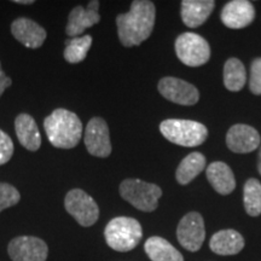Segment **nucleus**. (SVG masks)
Listing matches in <instances>:
<instances>
[{
	"label": "nucleus",
	"instance_id": "dca6fc26",
	"mask_svg": "<svg viewBox=\"0 0 261 261\" xmlns=\"http://www.w3.org/2000/svg\"><path fill=\"white\" fill-rule=\"evenodd\" d=\"M215 6L212 0H184L181 3V19L189 28H197L210 17Z\"/></svg>",
	"mask_w": 261,
	"mask_h": 261
},
{
	"label": "nucleus",
	"instance_id": "cd10ccee",
	"mask_svg": "<svg viewBox=\"0 0 261 261\" xmlns=\"http://www.w3.org/2000/svg\"><path fill=\"white\" fill-rule=\"evenodd\" d=\"M11 84H12L11 79H10L5 73L0 75V97H2V94L4 93V91L8 89V87L11 86Z\"/></svg>",
	"mask_w": 261,
	"mask_h": 261
},
{
	"label": "nucleus",
	"instance_id": "f8f14e48",
	"mask_svg": "<svg viewBox=\"0 0 261 261\" xmlns=\"http://www.w3.org/2000/svg\"><path fill=\"white\" fill-rule=\"evenodd\" d=\"M260 142L259 132L252 126L237 123L227 130V148L236 154H248L254 151L259 148Z\"/></svg>",
	"mask_w": 261,
	"mask_h": 261
},
{
	"label": "nucleus",
	"instance_id": "9d476101",
	"mask_svg": "<svg viewBox=\"0 0 261 261\" xmlns=\"http://www.w3.org/2000/svg\"><path fill=\"white\" fill-rule=\"evenodd\" d=\"M85 145L96 158H108L112 154L109 127L102 117H92L85 130Z\"/></svg>",
	"mask_w": 261,
	"mask_h": 261
},
{
	"label": "nucleus",
	"instance_id": "0eeeda50",
	"mask_svg": "<svg viewBox=\"0 0 261 261\" xmlns=\"http://www.w3.org/2000/svg\"><path fill=\"white\" fill-rule=\"evenodd\" d=\"M64 207L84 227L92 226L99 218V208L96 201L81 189H73L65 195Z\"/></svg>",
	"mask_w": 261,
	"mask_h": 261
},
{
	"label": "nucleus",
	"instance_id": "2eb2a0df",
	"mask_svg": "<svg viewBox=\"0 0 261 261\" xmlns=\"http://www.w3.org/2000/svg\"><path fill=\"white\" fill-rule=\"evenodd\" d=\"M11 33L16 40L29 48H38L44 44L46 39V31L27 17H19L15 19L11 24Z\"/></svg>",
	"mask_w": 261,
	"mask_h": 261
},
{
	"label": "nucleus",
	"instance_id": "6e6552de",
	"mask_svg": "<svg viewBox=\"0 0 261 261\" xmlns=\"http://www.w3.org/2000/svg\"><path fill=\"white\" fill-rule=\"evenodd\" d=\"M177 238L181 247L189 252L200 250L205 238L203 218L197 212H190L181 218L177 227Z\"/></svg>",
	"mask_w": 261,
	"mask_h": 261
},
{
	"label": "nucleus",
	"instance_id": "6ab92c4d",
	"mask_svg": "<svg viewBox=\"0 0 261 261\" xmlns=\"http://www.w3.org/2000/svg\"><path fill=\"white\" fill-rule=\"evenodd\" d=\"M207 179L211 185L220 195L231 194L236 188V180L232 169H231L225 162H213L205 169Z\"/></svg>",
	"mask_w": 261,
	"mask_h": 261
},
{
	"label": "nucleus",
	"instance_id": "a878e982",
	"mask_svg": "<svg viewBox=\"0 0 261 261\" xmlns=\"http://www.w3.org/2000/svg\"><path fill=\"white\" fill-rule=\"evenodd\" d=\"M249 89L254 94H261V57L255 58L250 65Z\"/></svg>",
	"mask_w": 261,
	"mask_h": 261
},
{
	"label": "nucleus",
	"instance_id": "c85d7f7f",
	"mask_svg": "<svg viewBox=\"0 0 261 261\" xmlns=\"http://www.w3.org/2000/svg\"><path fill=\"white\" fill-rule=\"evenodd\" d=\"M14 3L16 4H24V5H29V4H33V0H15Z\"/></svg>",
	"mask_w": 261,
	"mask_h": 261
},
{
	"label": "nucleus",
	"instance_id": "7c9ffc66",
	"mask_svg": "<svg viewBox=\"0 0 261 261\" xmlns=\"http://www.w3.org/2000/svg\"><path fill=\"white\" fill-rule=\"evenodd\" d=\"M3 73H4V70H3V68H2V63H0V75H2Z\"/></svg>",
	"mask_w": 261,
	"mask_h": 261
},
{
	"label": "nucleus",
	"instance_id": "a211bd4d",
	"mask_svg": "<svg viewBox=\"0 0 261 261\" xmlns=\"http://www.w3.org/2000/svg\"><path fill=\"white\" fill-rule=\"evenodd\" d=\"M210 248L218 255H234L244 248V238L236 230H221L212 236Z\"/></svg>",
	"mask_w": 261,
	"mask_h": 261
},
{
	"label": "nucleus",
	"instance_id": "4be33fe9",
	"mask_svg": "<svg viewBox=\"0 0 261 261\" xmlns=\"http://www.w3.org/2000/svg\"><path fill=\"white\" fill-rule=\"evenodd\" d=\"M247 81L246 68L237 58H230L224 65V85L228 91L238 92L244 87Z\"/></svg>",
	"mask_w": 261,
	"mask_h": 261
},
{
	"label": "nucleus",
	"instance_id": "393cba45",
	"mask_svg": "<svg viewBox=\"0 0 261 261\" xmlns=\"http://www.w3.org/2000/svg\"><path fill=\"white\" fill-rule=\"evenodd\" d=\"M21 200V195L17 189L8 182H0V213L6 208L17 204Z\"/></svg>",
	"mask_w": 261,
	"mask_h": 261
},
{
	"label": "nucleus",
	"instance_id": "aec40b11",
	"mask_svg": "<svg viewBox=\"0 0 261 261\" xmlns=\"http://www.w3.org/2000/svg\"><path fill=\"white\" fill-rule=\"evenodd\" d=\"M146 255L151 261H184V257L165 238L152 236L146 240L144 244Z\"/></svg>",
	"mask_w": 261,
	"mask_h": 261
},
{
	"label": "nucleus",
	"instance_id": "423d86ee",
	"mask_svg": "<svg viewBox=\"0 0 261 261\" xmlns=\"http://www.w3.org/2000/svg\"><path fill=\"white\" fill-rule=\"evenodd\" d=\"M177 56L185 65L200 67L210 61L211 47L208 41L195 33H182L175 40Z\"/></svg>",
	"mask_w": 261,
	"mask_h": 261
},
{
	"label": "nucleus",
	"instance_id": "39448f33",
	"mask_svg": "<svg viewBox=\"0 0 261 261\" xmlns=\"http://www.w3.org/2000/svg\"><path fill=\"white\" fill-rule=\"evenodd\" d=\"M120 195L137 210L150 213L158 208L162 190L159 185L140 179H125L120 184Z\"/></svg>",
	"mask_w": 261,
	"mask_h": 261
},
{
	"label": "nucleus",
	"instance_id": "f3484780",
	"mask_svg": "<svg viewBox=\"0 0 261 261\" xmlns=\"http://www.w3.org/2000/svg\"><path fill=\"white\" fill-rule=\"evenodd\" d=\"M18 142L29 151H37L41 145V136L35 120L29 114H19L15 120Z\"/></svg>",
	"mask_w": 261,
	"mask_h": 261
},
{
	"label": "nucleus",
	"instance_id": "9b49d317",
	"mask_svg": "<svg viewBox=\"0 0 261 261\" xmlns=\"http://www.w3.org/2000/svg\"><path fill=\"white\" fill-rule=\"evenodd\" d=\"M158 87L166 99L181 106H194L200 99V92L194 85L178 77H163L160 80Z\"/></svg>",
	"mask_w": 261,
	"mask_h": 261
},
{
	"label": "nucleus",
	"instance_id": "7ed1b4c3",
	"mask_svg": "<svg viewBox=\"0 0 261 261\" xmlns=\"http://www.w3.org/2000/svg\"><path fill=\"white\" fill-rule=\"evenodd\" d=\"M104 237L112 249L126 253L138 246L143 237V228L139 221L133 218L117 217L108 223Z\"/></svg>",
	"mask_w": 261,
	"mask_h": 261
},
{
	"label": "nucleus",
	"instance_id": "f257e3e1",
	"mask_svg": "<svg viewBox=\"0 0 261 261\" xmlns=\"http://www.w3.org/2000/svg\"><path fill=\"white\" fill-rule=\"evenodd\" d=\"M156 9L149 0H135L126 14L116 17L119 39L125 47L138 46L151 35L155 25Z\"/></svg>",
	"mask_w": 261,
	"mask_h": 261
},
{
	"label": "nucleus",
	"instance_id": "412c9836",
	"mask_svg": "<svg viewBox=\"0 0 261 261\" xmlns=\"http://www.w3.org/2000/svg\"><path fill=\"white\" fill-rule=\"evenodd\" d=\"M205 168V158L201 152H191L188 155L180 165L178 166L175 172V178L179 184L187 185L194 180L200 173Z\"/></svg>",
	"mask_w": 261,
	"mask_h": 261
},
{
	"label": "nucleus",
	"instance_id": "1a4fd4ad",
	"mask_svg": "<svg viewBox=\"0 0 261 261\" xmlns=\"http://www.w3.org/2000/svg\"><path fill=\"white\" fill-rule=\"evenodd\" d=\"M8 253L12 261H46L48 247L41 238L18 236L9 243Z\"/></svg>",
	"mask_w": 261,
	"mask_h": 261
},
{
	"label": "nucleus",
	"instance_id": "ddd939ff",
	"mask_svg": "<svg viewBox=\"0 0 261 261\" xmlns=\"http://www.w3.org/2000/svg\"><path fill=\"white\" fill-rule=\"evenodd\" d=\"M99 2H90L87 9L83 6H76L70 11L68 17V24L65 27V33L71 38H77L80 34L91 28L100 21V16L98 14Z\"/></svg>",
	"mask_w": 261,
	"mask_h": 261
},
{
	"label": "nucleus",
	"instance_id": "bb28decb",
	"mask_svg": "<svg viewBox=\"0 0 261 261\" xmlns=\"http://www.w3.org/2000/svg\"><path fill=\"white\" fill-rule=\"evenodd\" d=\"M14 154V143L4 130L0 129V166L10 161Z\"/></svg>",
	"mask_w": 261,
	"mask_h": 261
},
{
	"label": "nucleus",
	"instance_id": "5701e85b",
	"mask_svg": "<svg viewBox=\"0 0 261 261\" xmlns=\"http://www.w3.org/2000/svg\"><path fill=\"white\" fill-rule=\"evenodd\" d=\"M65 44L67 46L64 50V60L71 64L80 63L87 56V52L92 45V37L84 35V37L73 38Z\"/></svg>",
	"mask_w": 261,
	"mask_h": 261
},
{
	"label": "nucleus",
	"instance_id": "c756f323",
	"mask_svg": "<svg viewBox=\"0 0 261 261\" xmlns=\"http://www.w3.org/2000/svg\"><path fill=\"white\" fill-rule=\"evenodd\" d=\"M257 171H259V173H260V175H261V148H260V150H259V156H257Z\"/></svg>",
	"mask_w": 261,
	"mask_h": 261
},
{
	"label": "nucleus",
	"instance_id": "f03ea898",
	"mask_svg": "<svg viewBox=\"0 0 261 261\" xmlns=\"http://www.w3.org/2000/svg\"><path fill=\"white\" fill-rule=\"evenodd\" d=\"M48 140L55 148L73 149L83 137V122L76 114L67 109H56L44 121Z\"/></svg>",
	"mask_w": 261,
	"mask_h": 261
},
{
	"label": "nucleus",
	"instance_id": "20e7f679",
	"mask_svg": "<svg viewBox=\"0 0 261 261\" xmlns=\"http://www.w3.org/2000/svg\"><path fill=\"white\" fill-rule=\"evenodd\" d=\"M160 130L162 136L171 143L187 148L203 144L208 137L207 127L203 123L191 120H165L160 125Z\"/></svg>",
	"mask_w": 261,
	"mask_h": 261
},
{
	"label": "nucleus",
	"instance_id": "4468645a",
	"mask_svg": "<svg viewBox=\"0 0 261 261\" xmlns=\"http://www.w3.org/2000/svg\"><path fill=\"white\" fill-rule=\"evenodd\" d=\"M220 18L226 27L241 29L249 25L254 21L255 10L250 2L233 0L224 6Z\"/></svg>",
	"mask_w": 261,
	"mask_h": 261
},
{
	"label": "nucleus",
	"instance_id": "b1692460",
	"mask_svg": "<svg viewBox=\"0 0 261 261\" xmlns=\"http://www.w3.org/2000/svg\"><path fill=\"white\" fill-rule=\"evenodd\" d=\"M243 202L248 215L257 217L261 214V182L257 179H248L244 184Z\"/></svg>",
	"mask_w": 261,
	"mask_h": 261
}]
</instances>
